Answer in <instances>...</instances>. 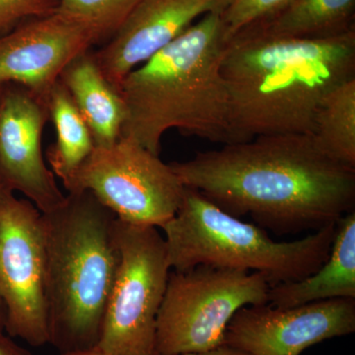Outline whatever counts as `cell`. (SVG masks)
Returning <instances> with one entry per match:
<instances>
[{
	"label": "cell",
	"instance_id": "21",
	"mask_svg": "<svg viewBox=\"0 0 355 355\" xmlns=\"http://www.w3.org/2000/svg\"><path fill=\"white\" fill-rule=\"evenodd\" d=\"M58 0H0V30L25 18H40L55 13Z\"/></svg>",
	"mask_w": 355,
	"mask_h": 355
},
{
	"label": "cell",
	"instance_id": "7",
	"mask_svg": "<svg viewBox=\"0 0 355 355\" xmlns=\"http://www.w3.org/2000/svg\"><path fill=\"white\" fill-rule=\"evenodd\" d=\"M121 261L97 347L109 355H157V317L171 266L158 228L118 219Z\"/></svg>",
	"mask_w": 355,
	"mask_h": 355
},
{
	"label": "cell",
	"instance_id": "4",
	"mask_svg": "<svg viewBox=\"0 0 355 355\" xmlns=\"http://www.w3.org/2000/svg\"><path fill=\"white\" fill-rule=\"evenodd\" d=\"M43 219L49 345L58 354L93 349L120 266L118 218L83 191Z\"/></svg>",
	"mask_w": 355,
	"mask_h": 355
},
{
	"label": "cell",
	"instance_id": "2",
	"mask_svg": "<svg viewBox=\"0 0 355 355\" xmlns=\"http://www.w3.org/2000/svg\"><path fill=\"white\" fill-rule=\"evenodd\" d=\"M220 70L235 144L259 135L312 133L324 96L355 77V30L324 40L243 30L228 40Z\"/></svg>",
	"mask_w": 355,
	"mask_h": 355
},
{
	"label": "cell",
	"instance_id": "9",
	"mask_svg": "<svg viewBox=\"0 0 355 355\" xmlns=\"http://www.w3.org/2000/svg\"><path fill=\"white\" fill-rule=\"evenodd\" d=\"M0 184V303L6 333L34 347L49 343L43 214Z\"/></svg>",
	"mask_w": 355,
	"mask_h": 355
},
{
	"label": "cell",
	"instance_id": "10",
	"mask_svg": "<svg viewBox=\"0 0 355 355\" xmlns=\"http://www.w3.org/2000/svg\"><path fill=\"white\" fill-rule=\"evenodd\" d=\"M355 331V299L294 307L241 308L226 328L224 345L250 355H300L311 345Z\"/></svg>",
	"mask_w": 355,
	"mask_h": 355
},
{
	"label": "cell",
	"instance_id": "8",
	"mask_svg": "<svg viewBox=\"0 0 355 355\" xmlns=\"http://www.w3.org/2000/svg\"><path fill=\"white\" fill-rule=\"evenodd\" d=\"M64 187L88 191L121 221L161 228L183 202L186 187L159 155L121 137L92 153Z\"/></svg>",
	"mask_w": 355,
	"mask_h": 355
},
{
	"label": "cell",
	"instance_id": "14",
	"mask_svg": "<svg viewBox=\"0 0 355 355\" xmlns=\"http://www.w3.org/2000/svg\"><path fill=\"white\" fill-rule=\"evenodd\" d=\"M336 298L355 299V211L336 223L330 254L319 270L297 280L270 286L268 302L288 308Z\"/></svg>",
	"mask_w": 355,
	"mask_h": 355
},
{
	"label": "cell",
	"instance_id": "16",
	"mask_svg": "<svg viewBox=\"0 0 355 355\" xmlns=\"http://www.w3.org/2000/svg\"><path fill=\"white\" fill-rule=\"evenodd\" d=\"M354 11L355 0H292L279 13L246 29L279 38H335L355 30Z\"/></svg>",
	"mask_w": 355,
	"mask_h": 355
},
{
	"label": "cell",
	"instance_id": "15",
	"mask_svg": "<svg viewBox=\"0 0 355 355\" xmlns=\"http://www.w3.org/2000/svg\"><path fill=\"white\" fill-rule=\"evenodd\" d=\"M60 81L87 123L95 146H107L121 139L125 106L120 91L107 80L94 51H85L67 64Z\"/></svg>",
	"mask_w": 355,
	"mask_h": 355
},
{
	"label": "cell",
	"instance_id": "17",
	"mask_svg": "<svg viewBox=\"0 0 355 355\" xmlns=\"http://www.w3.org/2000/svg\"><path fill=\"white\" fill-rule=\"evenodd\" d=\"M48 109L57 140L49 148L46 157L51 171L64 184L92 153L94 140L69 91L60 80L49 95Z\"/></svg>",
	"mask_w": 355,
	"mask_h": 355
},
{
	"label": "cell",
	"instance_id": "1",
	"mask_svg": "<svg viewBox=\"0 0 355 355\" xmlns=\"http://www.w3.org/2000/svg\"><path fill=\"white\" fill-rule=\"evenodd\" d=\"M170 166L224 211L279 234L317 231L354 210L355 167L331 157L312 133L259 135Z\"/></svg>",
	"mask_w": 355,
	"mask_h": 355
},
{
	"label": "cell",
	"instance_id": "22",
	"mask_svg": "<svg viewBox=\"0 0 355 355\" xmlns=\"http://www.w3.org/2000/svg\"><path fill=\"white\" fill-rule=\"evenodd\" d=\"M0 355H33L29 350L25 349L14 342L11 336L6 331H0Z\"/></svg>",
	"mask_w": 355,
	"mask_h": 355
},
{
	"label": "cell",
	"instance_id": "6",
	"mask_svg": "<svg viewBox=\"0 0 355 355\" xmlns=\"http://www.w3.org/2000/svg\"><path fill=\"white\" fill-rule=\"evenodd\" d=\"M270 287L259 272L207 266L173 270L158 313L157 355L222 347L236 313L245 306L268 304Z\"/></svg>",
	"mask_w": 355,
	"mask_h": 355
},
{
	"label": "cell",
	"instance_id": "19",
	"mask_svg": "<svg viewBox=\"0 0 355 355\" xmlns=\"http://www.w3.org/2000/svg\"><path fill=\"white\" fill-rule=\"evenodd\" d=\"M141 0H58V11L87 23L104 40L120 29Z\"/></svg>",
	"mask_w": 355,
	"mask_h": 355
},
{
	"label": "cell",
	"instance_id": "23",
	"mask_svg": "<svg viewBox=\"0 0 355 355\" xmlns=\"http://www.w3.org/2000/svg\"><path fill=\"white\" fill-rule=\"evenodd\" d=\"M179 355H250L242 350L233 349V347H227V345H222V347H216L214 349L207 350L202 352H189V354H183Z\"/></svg>",
	"mask_w": 355,
	"mask_h": 355
},
{
	"label": "cell",
	"instance_id": "24",
	"mask_svg": "<svg viewBox=\"0 0 355 355\" xmlns=\"http://www.w3.org/2000/svg\"><path fill=\"white\" fill-rule=\"evenodd\" d=\"M58 355H109L103 350L98 349L97 347L93 349L77 350V352H64V354H58Z\"/></svg>",
	"mask_w": 355,
	"mask_h": 355
},
{
	"label": "cell",
	"instance_id": "11",
	"mask_svg": "<svg viewBox=\"0 0 355 355\" xmlns=\"http://www.w3.org/2000/svg\"><path fill=\"white\" fill-rule=\"evenodd\" d=\"M49 120L48 100L15 84L1 86L0 184L20 193L42 214L67 197L44 160L42 137Z\"/></svg>",
	"mask_w": 355,
	"mask_h": 355
},
{
	"label": "cell",
	"instance_id": "3",
	"mask_svg": "<svg viewBox=\"0 0 355 355\" xmlns=\"http://www.w3.org/2000/svg\"><path fill=\"white\" fill-rule=\"evenodd\" d=\"M221 13L203 16L125 77L120 86L125 106L121 137L155 155L169 130L235 144L220 70L228 42Z\"/></svg>",
	"mask_w": 355,
	"mask_h": 355
},
{
	"label": "cell",
	"instance_id": "5",
	"mask_svg": "<svg viewBox=\"0 0 355 355\" xmlns=\"http://www.w3.org/2000/svg\"><path fill=\"white\" fill-rule=\"evenodd\" d=\"M336 223L294 241H275L263 228L231 216L186 187L177 214L162 230L175 272L198 266L253 270L275 286L305 279L321 268L330 254Z\"/></svg>",
	"mask_w": 355,
	"mask_h": 355
},
{
	"label": "cell",
	"instance_id": "25",
	"mask_svg": "<svg viewBox=\"0 0 355 355\" xmlns=\"http://www.w3.org/2000/svg\"><path fill=\"white\" fill-rule=\"evenodd\" d=\"M0 331H6V311L0 303Z\"/></svg>",
	"mask_w": 355,
	"mask_h": 355
},
{
	"label": "cell",
	"instance_id": "13",
	"mask_svg": "<svg viewBox=\"0 0 355 355\" xmlns=\"http://www.w3.org/2000/svg\"><path fill=\"white\" fill-rule=\"evenodd\" d=\"M228 0H141L105 46L97 64L114 88L133 69L181 36L207 14L223 12Z\"/></svg>",
	"mask_w": 355,
	"mask_h": 355
},
{
	"label": "cell",
	"instance_id": "26",
	"mask_svg": "<svg viewBox=\"0 0 355 355\" xmlns=\"http://www.w3.org/2000/svg\"><path fill=\"white\" fill-rule=\"evenodd\" d=\"M0 92H1V86H0Z\"/></svg>",
	"mask_w": 355,
	"mask_h": 355
},
{
	"label": "cell",
	"instance_id": "18",
	"mask_svg": "<svg viewBox=\"0 0 355 355\" xmlns=\"http://www.w3.org/2000/svg\"><path fill=\"white\" fill-rule=\"evenodd\" d=\"M312 135L331 157L355 167V77L324 96L315 114Z\"/></svg>",
	"mask_w": 355,
	"mask_h": 355
},
{
	"label": "cell",
	"instance_id": "20",
	"mask_svg": "<svg viewBox=\"0 0 355 355\" xmlns=\"http://www.w3.org/2000/svg\"><path fill=\"white\" fill-rule=\"evenodd\" d=\"M292 0H228L221 13L227 41L250 26L263 22L284 7Z\"/></svg>",
	"mask_w": 355,
	"mask_h": 355
},
{
	"label": "cell",
	"instance_id": "12",
	"mask_svg": "<svg viewBox=\"0 0 355 355\" xmlns=\"http://www.w3.org/2000/svg\"><path fill=\"white\" fill-rule=\"evenodd\" d=\"M101 41L83 21L55 11L0 37V86L15 84L48 100L71 60Z\"/></svg>",
	"mask_w": 355,
	"mask_h": 355
}]
</instances>
